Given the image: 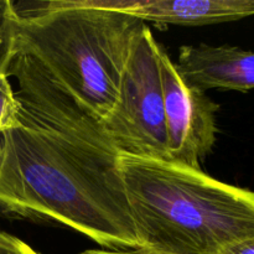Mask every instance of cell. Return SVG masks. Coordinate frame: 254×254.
Returning <instances> with one entry per match:
<instances>
[{"mask_svg":"<svg viewBox=\"0 0 254 254\" xmlns=\"http://www.w3.org/2000/svg\"><path fill=\"white\" fill-rule=\"evenodd\" d=\"M112 9L145 24L200 26L252 16L254 0H113Z\"/></svg>","mask_w":254,"mask_h":254,"instance_id":"obj_7","label":"cell"},{"mask_svg":"<svg viewBox=\"0 0 254 254\" xmlns=\"http://www.w3.org/2000/svg\"><path fill=\"white\" fill-rule=\"evenodd\" d=\"M16 54L31 57L88 113L103 121L146 24L101 0L14 2Z\"/></svg>","mask_w":254,"mask_h":254,"instance_id":"obj_3","label":"cell"},{"mask_svg":"<svg viewBox=\"0 0 254 254\" xmlns=\"http://www.w3.org/2000/svg\"><path fill=\"white\" fill-rule=\"evenodd\" d=\"M159 69L164 94L169 161L200 169L217 134V103L205 92L189 86L176 71L168 52L159 45Z\"/></svg>","mask_w":254,"mask_h":254,"instance_id":"obj_5","label":"cell"},{"mask_svg":"<svg viewBox=\"0 0 254 254\" xmlns=\"http://www.w3.org/2000/svg\"><path fill=\"white\" fill-rule=\"evenodd\" d=\"M79 254H163L154 252V251L145 250V248H136V250H123V251H111V250H88Z\"/></svg>","mask_w":254,"mask_h":254,"instance_id":"obj_12","label":"cell"},{"mask_svg":"<svg viewBox=\"0 0 254 254\" xmlns=\"http://www.w3.org/2000/svg\"><path fill=\"white\" fill-rule=\"evenodd\" d=\"M19 101L16 99L9 77L0 76V133L19 126Z\"/></svg>","mask_w":254,"mask_h":254,"instance_id":"obj_9","label":"cell"},{"mask_svg":"<svg viewBox=\"0 0 254 254\" xmlns=\"http://www.w3.org/2000/svg\"><path fill=\"white\" fill-rule=\"evenodd\" d=\"M0 254H40L27 243L10 233L0 231Z\"/></svg>","mask_w":254,"mask_h":254,"instance_id":"obj_10","label":"cell"},{"mask_svg":"<svg viewBox=\"0 0 254 254\" xmlns=\"http://www.w3.org/2000/svg\"><path fill=\"white\" fill-rule=\"evenodd\" d=\"M19 89V126L0 133V208L60 223L103 250L140 248L103 124L24 54L7 69Z\"/></svg>","mask_w":254,"mask_h":254,"instance_id":"obj_1","label":"cell"},{"mask_svg":"<svg viewBox=\"0 0 254 254\" xmlns=\"http://www.w3.org/2000/svg\"><path fill=\"white\" fill-rule=\"evenodd\" d=\"M175 67L186 84L202 92L212 88L247 92L254 88V52L240 47L183 46Z\"/></svg>","mask_w":254,"mask_h":254,"instance_id":"obj_6","label":"cell"},{"mask_svg":"<svg viewBox=\"0 0 254 254\" xmlns=\"http://www.w3.org/2000/svg\"><path fill=\"white\" fill-rule=\"evenodd\" d=\"M158 50L145 26L124 67L116 104L102 121L119 155L169 161Z\"/></svg>","mask_w":254,"mask_h":254,"instance_id":"obj_4","label":"cell"},{"mask_svg":"<svg viewBox=\"0 0 254 254\" xmlns=\"http://www.w3.org/2000/svg\"><path fill=\"white\" fill-rule=\"evenodd\" d=\"M17 31L14 1L0 0V76H6L16 55Z\"/></svg>","mask_w":254,"mask_h":254,"instance_id":"obj_8","label":"cell"},{"mask_svg":"<svg viewBox=\"0 0 254 254\" xmlns=\"http://www.w3.org/2000/svg\"><path fill=\"white\" fill-rule=\"evenodd\" d=\"M140 248L163 254H218L254 238V191L156 159L119 155Z\"/></svg>","mask_w":254,"mask_h":254,"instance_id":"obj_2","label":"cell"},{"mask_svg":"<svg viewBox=\"0 0 254 254\" xmlns=\"http://www.w3.org/2000/svg\"><path fill=\"white\" fill-rule=\"evenodd\" d=\"M218 254H254V238L233 243Z\"/></svg>","mask_w":254,"mask_h":254,"instance_id":"obj_11","label":"cell"}]
</instances>
